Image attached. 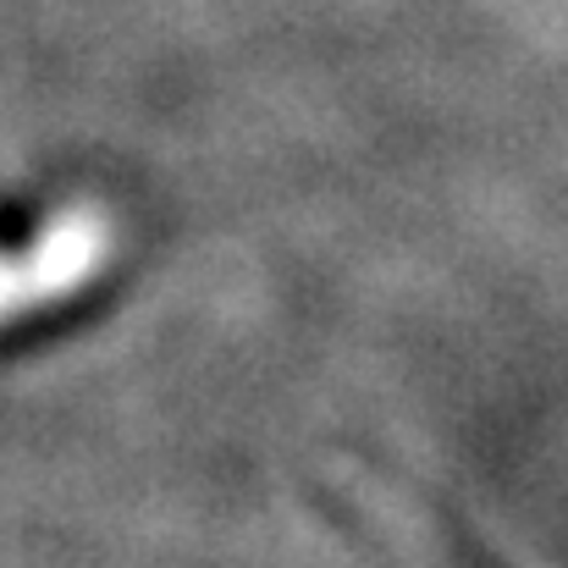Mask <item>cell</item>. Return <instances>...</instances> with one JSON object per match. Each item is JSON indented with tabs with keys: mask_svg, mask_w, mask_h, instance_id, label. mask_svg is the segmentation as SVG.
<instances>
[{
	"mask_svg": "<svg viewBox=\"0 0 568 568\" xmlns=\"http://www.w3.org/2000/svg\"><path fill=\"white\" fill-rule=\"evenodd\" d=\"M111 260V232L94 210H67L22 248L0 243V332L83 293Z\"/></svg>",
	"mask_w": 568,
	"mask_h": 568,
	"instance_id": "cell-1",
	"label": "cell"
}]
</instances>
